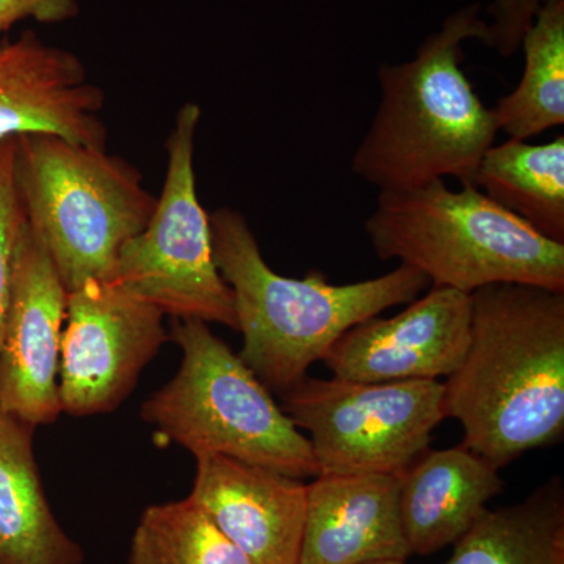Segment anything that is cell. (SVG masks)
Listing matches in <instances>:
<instances>
[{
	"mask_svg": "<svg viewBox=\"0 0 564 564\" xmlns=\"http://www.w3.org/2000/svg\"><path fill=\"white\" fill-rule=\"evenodd\" d=\"M473 184L545 239L564 243L563 135L540 144L516 139L494 143Z\"/></svg>",
	"mask_w": 564,
	"mask_h": 564,
	"instance_id": "17",
	"label": "cell"
},
{
	"mask_svg": "<svg viewBox=\"0 0 564 564\" xmlns=\"http://www.w3.org/2000/svg\"><path fill=\"white\" fill-rule=\"evenodd\" d=\"M104 104V91L73 52L33 31L0 43V140L54 133L106 150Z\"/></svg>",
	"mask_w": 564,
	"mask_h": 564,
	"instance_id": "12",
	"label": "cell"
},
{
	"mask_svg": "<svg viewBox=\"0 0 564 564\" xmlns=\"http://www.w3.org/2000/svg\"><path fill=\"white\" fill-rule=\"evenodd\" d=\"M17 137L0 140V340L9 314L14 251L24 214L14 182Z\"/></svg>",
	"mask_w": 564,
	"mask_h": 564,
	"instance_id": "21",
	"label": "cell"
},
{
	"mask_svg": "<svg viewBox=\"0 0 564 564\" xmlns=\"http://www.w3.org/2000/svg\"><path fill=\"white\" fill-rule=\"evenodd\" d=\"M373 564H406V563H399V562H386V563H373Z\"/></svg>",
	"mask_w": 564,
	"mask_h": 564,
	"instance_id": "24",
	"label": "cell"
},
{
	"mask_svg": "<svg viewBox=\"0 0 564 564\" xmlns=\"http://www.w3.org/2000/svg\"><path fill=\"white\" fill-rule=\"evenodd\" d=\"M545 0H491L488 7V46L502 57H511Z\"/></svg>",
	"mask_w": 564,
	"mask_h": 564,
	"instance_id": "22",
	"label": "cell"
},
{
	"mask_svg": "<svg viewBox=\"0 0 564 564\" xmlns=\"http://www.w3.org/2000/svg\"><path fill=\"white\" fill-rule=\"evenodd\" d=\"M129 564H251L191 497L151 505L132 534Z\"/></svg>",
	"mask_w": 564,
	"mask_h": 564,
	"instance_id": "20",
	"label": "cell"
},
{
	"mask_svg": "<svg viewBox=\"0 0 564 564\" xmlns=\"http://www.w3.org/2000/svg\"><path fill=\"white\" fill-rule=\"evenodd\" d=\"M33 432L0 410V564H84L44 492Z\"/></svg>",
	"mask_w": 564,
	"mask_h": 564,
	"instance_id": "16",
	"label": "cell"
},
{
	"mask_svg": "<svg viewBox=\"0 0 564 564\" xmlns=\"http://www.w3.org/2000/svg\"><path fill=\"white\" fill-rule=\"evenodd\" d=\"M488 46L480 7L452 13L415 51L413 61L378 69L381 101L351 159L355 176L380 192L406 191L455 177L473 184L485 152L499 133L463 70L464 43Z\"/></svg>",
	"mask_w": 564,
	"mask_h": 564,
	"instance_id": "2",
	"label": "cell"
},
{
	"mask_svg": "<svg viewBox=\"0 0 564 564\" xmlns=\"http://www.w3.org/2000/svg\"><path fill=\"white\" fill-rule=\"evenodd\" d=\"M77 14V0H0V33L9 32L18 22L25 20L61 24Z\"/></svg>",
	"mask_w": 564,
	"mask_h": 564,
	"instance_id": "23",
	"label": "cell"
},
{
	"mask_svg": "<svg viewBox=\"0 0 564 564\" xmlns=\"http://www.w3.org/2000/svg\"><path fill=\"white\" fill-rule=\"evenodd\" d=\"M400 475L321 474L307 485L299 564L406 563Z\"/></svg>",
	"mask_w": 564,
	"mask_h": 564,
	"instance_id": "14",
	"label": "cell"
},
{
	"mask_svg": "<svg viewBox=\"0 0 564 564\" xmlns=\"http://www.w3.org/2000/svg\"><path fill=\"white\" fill-rule=\"evenodd\" d=\"M68 291L47 248L22 221L0 340V410L43 426L62 413L58 372Z\"/></svg>",
	"mask_w": 564,
	"mask_h": 564,
	"instance_id": "10",
	"label": "cell"
},
{
	"mask_svg": "<svg viewBox=\"0 0 564 564\" xmlns=\"http://www.w3.org/2000/svg\"><path fill=\"white\" fill-rule=\"evenodd\" d=\"M159 307L115 281H87L68 292L61 348L62 413H111L169 340Z\"/></svg>",
	"mask_w": 564,
	"mask_h": 564,
	"instance_id": "9",
	"label": "cell"
},
{
	"mask_svg": "<svg viewBox=\"0 0 564 564\" xmlns=\"http://www.w3.org/2000/svg\"><path fill=\"white\" fill-rule=\"evenodd\" d=\"M202 109L181 107L166 141L165 182L143 231L124 245L113 280L180 321L237 329L231 288L214 259L210 214L196 193L195 140Z\"/></svg>",
	"mask_w": 564,
	"mask_h": 564,
	"instance_id": "7",
	"label": "cell"
},
{
	"mask_svg": "<svg viewBox=\"0 0 564 564\" xmlns=\"http://www.w3.org/2000/svg\"><path fill=\"white\" fill-rule=\"evenodd\" d=\"M14 182L22 214L68 292L113 280L122 248L158 202L124 159L54 133L17 137Z\"/></svg>",
	"mask_w": 564,
	"mask_h": 564,
	"instance_id": "5",
	"label": "cell"
},
{
	"mask_svg": "<svg viewBox=\"0 0 564 564\" xmlns=\"http://www.w3.org/2000/svg\"><path fill=\"white\" fill-rule=\"evenodd\" d=\"M499 470L463 444L423 452L400 475V516L411 555L458 543L503 491Z\"/></svg>",
	"mask_w": 564,
	"mask_h": 564,
	"instance_id": "15",
	"label": "cell"
},
{
	"mask_svg": "<svg viewBox=\"0 0 564 564\" xmlns=\"http://www.w3.org/2000/svg\"><path fill=\"white\" fill-rule=\"evenodd\" d=\"M519 50L524 73L492 115L499 132L529 140L564 124V0H545Z\"/></svg>",
	"mask_w": 564,
	"mask_h": 564,
	"instance_id": "19",
	"label": "cell"
},
{
	"mask_svg": "<svg viewBox=\"0 0 564 564\" xmlns=\"http://www.w3.org/2000/svg\"><path fill=\"white\" fill-rule=\"evenodd\" d=\"M182 362L141 406L144 422L198 456L221 455L289 477L321 475L310 440L209 323L174 318Z\"/></svg>",
	"mask_w": 564,
	"mask_h": 564,
	"instance_id": "6",
	"label": "cell"
},
{
	"mask_svg": "<svg viewBox=\"0 0 564 564\" xmlns=\"http://www.w3.org/2000/svg\"><path fill=\"white\" fill-rule=\"evenodd\" d=\"M444 395L437 380L364 383L307 375L280 397L284 413L310 433L321 474L402 475L447 419Z\"/></svg>",
	"mask_w": 564,
	"mask_h": 564,
	"instance_id": "8",
	"label": "cell"
},
{
	"mask_svg": "<svg viewBox=\"0 0 564 564\" xmlns=\"http://www.w3.org/2000/svg\"><path fill=\"white\" fill-rule=\"evenodd\" d=\"M473 337L470 295L430 288L395 317L367 318L322 359L337 378L364 383L437 380L462 367Z\"/></svg>",
	"mask_w": 564,
	"mask_h": 564,
	"instance_id": "11",
	"label": "cell"
},
{
	"mask_svg": "<svg viewBox=\"0 0 564 564\" xmlns=\"http://www.w3.org/2000/svg\"><path fill=\"white\" fill-rule=\"evenodd\" d=\"M445 564H564V485L552 477L525 500L486 510Z\"/></svg>",
	"mask_w": 564,
	"mask_h": 564,
	"instance_id": "18",
	"label": "cell"
},
{
	"mask_svg": "<svg viewBox=\"0 0 564 564\" xmlns=\"http://www.w3.org/2000/svg\"><path fill=\"white\" fill-rule=\"evenodd\" d=\"M191 499L251 564H299L307 485L221 455L196 458Z\"/></svg>",
	"mask_w": 564,
	"mask_h": 564,
	"instance_id": "13",
	"label": "cell"
},
{
	"mask_svg": "<svg viewBox=\"0 0 564 564\" xmlns=\"http://www.w3.org/2000/svg\"><path fill=\"white\" fill-rule=\"evenodd\" d=\"M473 337L444 383L464 447L502 469L564 436V292L533 284L470 293Z\"/></svg>",
	"mask_w": 564,
	"mask_h": 564,
	"instance_id": "1",
	"label": "cell"
},
{
	"mask_svg": "<svg viewBox=\"0 0 564 564\" xmlns=\"http://www.w3.org/2000/svg\"><path fill=\"white\" fill-rule=\"evenodd\" d=\"M364 229L378 258L419 270L432 288L470 295L516 282L564 292V243L545 239L474 184L452 191L441 180L380 192Z\"/></svg>",
	"mask_w": 564,
	"mask_h": 564,
	"instance_id": "4",
	"label": "cell"
},
{
	"mask_svg": "<svg viewBox=\"0 0 564 564\" xmlns=\"http://www.w3.org/2000/svg\"><path fill=\"white\" fill-rule=\"evenodd\" d=\"M214 259L231 288L240 359L270 392L284 393L307 377L352 326L432 288L408 265L373 280L332 284L322 272L288 278L273 272L245 215L231 207L210 214Z\"/></svg>",
	"mask_w": 564,
	"mask_h": 564,
	"instance_id": "3",
	"label": "cell"
}]
</instances>
